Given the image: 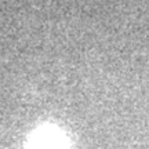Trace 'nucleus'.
Returning <instances> with one entry per match:
<instances>
[{
    "instance_id": "f257e3e1",
    "label": "nucleus",
    "mask_w": 149,
    "mask_h": 149,
    "mask_svg": "<svg viewBox=\"0 0 149 149\" xmlns=\"http://www.w3.org/2000/svg\"><path fill=\"white\" fill-rule=\"evenodd\" d=\"M31 149H64V142L55 131H42L35 135Z\"/></svg>"
}]
</instances>
